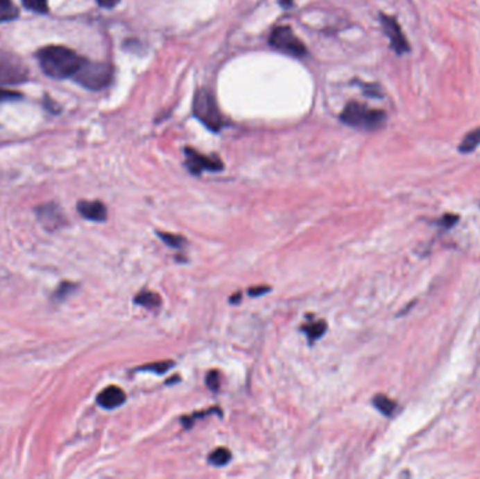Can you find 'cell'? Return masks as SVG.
Returning <instances> with one entry per match:
<instances>
[{
    "label": "cell",
    "mask_w": 480,
    "mask_h": 479,
    "mask_svg": "<svg viewBox=\"0 0 480 479\" xmlns=\"http://www.w3.org/2000/svg\"><path fill=\"white\" fill-rule=\"evenodd\" d=\"M127 401V395L126 392L115 385L107 387L105 389H103L98 396H97V403L104 407V409H115L119 407L121 405H124Z\"/></svg>",
    "instance_id": "10"
},
{
    "label": "cell",
    "mask_w": 480,
    "mask_h": 479,
    "mask_svg": "<svg viewBox=\"0 0 480 479\" xmlns=\"http://www.w3.org/2000/svg\"><path fill=\"white\" fill-rule=\"evenodd\" d=\"M340 118L344 124L350 127L372 131L384 127L386 121V114L382 110L370 108L364 104L352 101L345 106Z\"/></svg>",
    "instance_id": "2"
},
{
    "label": "cell",
    "mask_w": 480,
    "mask_h": 479,
    "mask_svg": "<svg viewBox=\"0 0 480 479\" xmlns=\"http://www.w3.org/2000/svg\"><path fill=\"white\" fill-rule=\"evenodd\" d=\"M75 289H76L75 284H72V283H62L61 285L58 287L56 292L53 294V298H56L58 301H64V299H67Z\"/></svg>",
    "instance_id": "20"
},
{
    "label": "cell",
    "mask_w": 480,
    "mask_h": 479,
    "mask_svg": "<svg viewBox=\"0 0 480 479\" xmlns=\"http://www.w3.org/2000/svg\"><path fill=\"white\" fill-rule=\"evenodd\" d=\"M157 235L167 246L174 248V249L183 248L186 244V239L182 236H178V235H171V233H166V232H157Z\"/></svg>",
    "instance_id": "17"
},
{
    "label": "cell",
    "mask_w": 480,
    "mask_h": 479,
    "mask_svg": "<svg viewBox=\"0 0 480 479\" xmlns=\"http://www.w3.org/2000/svg\"><path fill=\"white\" fill-rule=\"evenodd\" d=\"M186 156H187L186 166L189 167V170L193 174H200V173H203L205 170L218 171V170H221L223 167L222 162L218 158H209V156L201 155L200 152H197V151H194L191 148L186 149Z\"/></svg>",
    "instance_id": "9"
},
{
    "label": "cell",
    "mask_w": 480,
    "mask_h": 479,
    "mask_svg": "<svg viewBox=\"0 0 480 479\" xmlns=\"http://www.w3.org/2000/svg\"><path fill=\"white\" fill-rule=\"evenodd\" d=\"M229 460H230V453H229V450H226V448H223V447L216 448V450L212 451L211 455H209V462H211L212 465H215V467H222V465L228 464Z\"/></svg>",
    "instance_id": "18"
},
{
    "label": "cell",
    "mask_w": 480,
    "mask_h": 479,
    "mask_svg": "<svg viewBox=\"0 0 480 479\" xmlns=\"http://www.w3.org/2000/svg\"><path fill=\"white\" fill-rule=\"evenodd\" d=\"M372 402H374V406H375L381 413H384V414H386V416H392V414L395 413L396 407H397L396 402L392 401L391 398L385 396V395H377V396L372 399Z\"/></svg>",
    "instance_id": "15"
},
{
    "label": "cell",
    "mask_w": 480,
    "mask_h": 479,
    "mask_svg": "<svg viewBox=\"0 0 480 479\" xmlns=\"http://www.w3.org/2000/svg\"><path fill=\"white\" fill-rule=\"evenodd\" d=\"M22 96L16 92H8V90H0V103L6 100H13V99H20Z\"/></svg>",
    "instance_id": "24"
},
{
    "label": "cell",
    "mask_w": 480,
    "mask_h": 479,
    "mask_svg": "<svg viewBox=\"0 0 480 479\" xmlns=\"http://www.w3.org/2000/svg\"><path fill=\"white\" fill-rule=\"evenodd\" d=\"M97 2H98V5L101 8L110 9V8H114L118 3V0H97Z\"/></svg>",
    "instance_id": "26"
},
{
    "label": "cell",
    "mask_w": 480,
    "mask_h": 479,
    "mask_svg": "<svg viewBox=\"0 0 480 479\" xmlns=\"http://www.w3.org/2000/svg\"><path fill=\"white\" fill-rule=\"evenodd\" d=\"M270 45L274 49L295 58H301L307 55L305 45L293 34V31L289 27H277L270 35Z\"/></svg>",
    "instance_id": "5"
},
{
    "label": "cell",
    "mask_w": 480,
    "mask_h": 479,
    "mask_svg": "<svg viewBox=\"0 0 480 479\" xmlns=\"http://www.w3.org/2000/svg\"><path fill=\"white\" fill-rule=\"evenodd\" d=\"M28 78V68L20 58L10 53H0V83H22Z\"/></svg>",
    "instance_id": "6"
},
{
    "label": "cell",
    "mask_w": 480,
    "mask_h": 479,
    "mask_svg": "<svg viewBox=\"0 0 480 479\" xmlns=\"http://www.w3.org/2000/svg\"><path fill=\"white\" fill-rule=\"evenodd\" d=\"M207 384L212 391H218L219 389V374L218 371H211L207 377Z\"/></svg>",
    "instance_id": "22"
},
{
    "label": "cell",
    "mask_w": 480,
    "mask_h": 479,
    "mask_svg": "<svg viewBox=\"0 0 480 479\" xmlns=\"http://www.w3.org/2000/svg\"><path fill=\"white\" fill-rule=\"evenodd\" d=\"M326 329H327V325L325 321H318L315 323H309V325L304 326V330L307 332L311 343H314L316 339L322 337L323 333L326 332Z\"/></svg>",
    "instance_id": "16"
},
{
    "label": "cell",
    "mask_w": 480,
    "mask_h": 479,
    "mask_svg": "<svg viewBox=\"0 0 480 479\" xmlns=\"http://www.w3.org/2000/svg\"><path fill=\"white\" fill-rule=\"evenodd\" d=\"M79 85L90 90H101L110 85L112 79V68L104 62H86L74 78Z\"/></svg>",
    "instance_id": "4"
},
{
    "label": "cell",
    "mask_w": 480,
    "mask_h": 479,
    "mask_svg": "<svg viewBox=\"0 0 480 479\" xmlns=\"http://www.w3.org/2000/svg\"><path fill=\"white\" fill-rule=\"evenodd\" d=\"M480 145V127L468 133L462 142L458 146V151L462 153H470Z\"/></svg>",
    "instance_id": "13"
},
{
    "label": "cell",
    "mask_w": 480,
    "mask_h": 479,
    "mask_svg": "<svg viewBox=\"0 0 480 479\" xmlns=\"http://www.w3.org/2000/svg\"><path fill=\"white\" fill-rule=\"evenodd\" d=\"M135 303L148 310H157L162 304V298L156 292L142 291L135 296Z\"/></svg>",
    "instance_id": "12"
},
{
    "label": "cell",
    "mask_w": 480,
    "mask_h": 479,
    "mask_svg": "<svg viewBox=\"0 0 480 479\" xmlns=\"http://www.w3.org/2000/svg\"><path fill=\"white\" fill-rule=\"evenodd\" d=\"M37 59L42 72L58 81L75 78L86 62L83 56L62 45H48L41 48L37 52Z\"/></svg>",
    "instance_id": "1"
},
{
    "label": "cell",
    "mask_w": 480,
    "mask_h": 479,
    "mask_svg": "<svg viewBox=\"0 0 480 479\" xmlns=\"http://www.w3.org/2000/svg\"><path fill=\"white\" fill-rule=\"evenodd\" d=\"M173 366H174L173 362H157V363L148 364V366L142 367L141 370L152 371V373H156V374H163V373H166L167 370H170V367H173Z\"/></svg>",
    "instance_id": "21"
},
{
    "label": "cell",
    "mask_w": 480,
    "mask_h": 479,
    "mask_svg": "<svg viewBox=\"0 0 480 479\" xmlns=\"http://www.w3.org/2000/svg\"><path fill=\"white\" fill-rule=\"evenodd\" d=\"M381 23H382L384 31L388 35L391 45L395 49V52L399 55L409 52L410 51L409 41L406 40V37H404L399 23L396 22V19L386 16V15H381Z\"/></svg>",
    "instance_id": "8"
},
{
    "label": "cell",
    "mask_w": 480,
    "mask_h": 479,
    "mask_svg": "<svg viewBox=\"0 0 480 479\" xmlns=\"http://www.w3.org/2000/svg\"><path fill=\"white\" fill-rule=\"evenodd\" d=\"M194 115L211 131L218 133L223 127V119L216 106L215 97L208 90H198L193 103Z\"/></svg>",
    "instance_id": "3"
},
{
    "label": "cell",
    "mask_w": 480,
    "mask_h": 479,
    "mask_svg": "<svg viewBox=\"0 0 480 479\" xmlns=\"http://www.w3.org/2000/svg\"><path fill=\"white\" fill-rule=\"evenodd\" d=\"M268 291H270V287H255V288H252V289L249 291V294H250L252 296H259V295L266 294V292H268Z\"/></svg>",
    "instance_id": "25"
},
{
    "label": "cell",
    "mask_w": 480,
    "mask_h": 479,
    "mask_svg": "<svg viewBox=\"0 0 480 479\" xmlns=\"http://www.w3.org/2000/svg\"><path fill=\"white\" fill-rule=\"evenodd\" d=\"M23 5L26 9L40 13V15H45L48 13V0H23Z\"/></svg>",
    "instance_id": "19"
},
{
    "label": "cell",
    "mask_w": 480,
    "mask_h": 479,
    "mask_svg": "<svg viewBox=\"0 0 480 479\" xmlns=\"http://www.w3.org/2000/svg\"><path fill=\"white\" fill-rule=\"evenodd\" d=\"M456 222H458V217H456V215H451V214L444 215L441 219H438V225L444 226L445 229L454 226Z\"/></svg>",
    "instance_id": "23"
},
{
    "label": "cell",
    "mask_w": 480,
    "mask_h": 479,
    "mask_svg": "<svg viewBox=\"0 0 480 479\" xmlns=\"http://www.w3.org/2000/svg\"><path fill=\"white\" fill-rule=\"evenodd\" d=\"M35 215L42 225V228L48 232H55L67 226L68 218L64 214L62 208L56 203H46L35 208Z\"/></svg>",
    "instance_id": "7"
},
{
    "label": "cell",
    "mask_w": 480,
    "mask_h": 479,
    "mask_svg": "<svg viewBox=\"0 0 480 479\" xmlns=\"http://www.w3.org/2000/svg\"><path fill=\"white\" fill-rule=\"evenodd\" d=\"M78 211L89 221L103 222L107 219V208L101 201H79Z\"/></svg>",
    "instance_id": "11"
},
{
    "label": "cell",
    "mask_w": 480,
    "mask_h": 479,
    "mask_svg": "<svg viewBox=\"0 0 480 479\" xmlns=\"http://www.w3.org/2000/svg\"><path fill=\"white\" fill-rule=\"evenodd\" d=\"M17 16L19 9L13 3V0H0V23L15 20Z\"/></svg>",
    "instance_id": "14"
}]
</instances>
